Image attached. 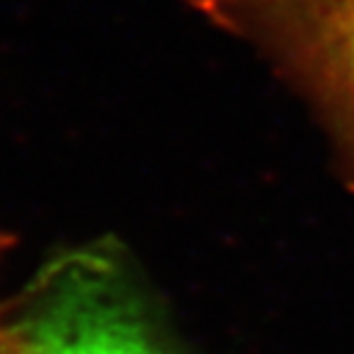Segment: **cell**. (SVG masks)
Masks as SVG:
<instances>
[{
	"instance_id": "1",
	"label": "cell",
	"mask_w": 354,
	"mask_h": 354,
	"mask_svg": "<svg viewBox=\"0 0 354 354\" xmlns=\"http://www.w3.org/2000/svg\"><path fill=\"white\" fill-rule=\"evenodd\" d=\"M246 46L313 115L354 194V0H180Z\"/></svg>"
},
{
	"instance_id": "2",
	"label": "cell",
	"mask_w": 354,
	"mask_h": 354,
	"mask_svg": "<svg viewBox=\"0 0 354 354\" xmlns=\"http://www.w3.org/2000/svg\"><path fill=\"white\" fill-rule=\"evenodd\" d=\"M24 354H180L140 297L115 246L53 260L17 313Z\"/></svg>"
},
{
	"instance_id": "3",
	"label": "cell",
	"mask_w": 354,
	"mask_h": 354,
	"mask_svg": "<svg viewBox=\"0 0 354 354\" xmlns=\"http://www.w3.org/2000/svg\"><path fill=\"white\" fill-rule=\"evenodd\" d=\"M14 237L0 230V258L10 251ZM24 329H21L17 313H10L7 306H0V354H24Z\"/></svg>"
}]
</instances>
